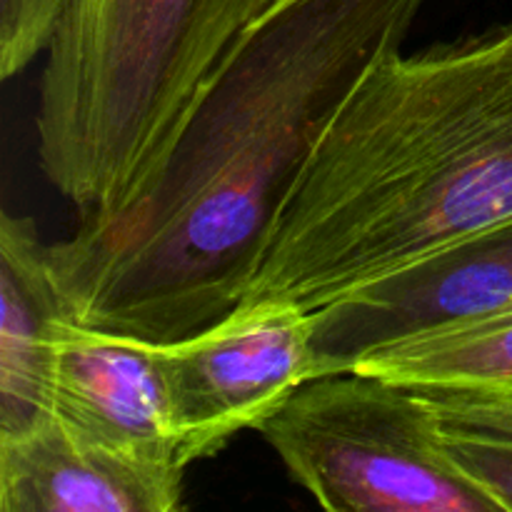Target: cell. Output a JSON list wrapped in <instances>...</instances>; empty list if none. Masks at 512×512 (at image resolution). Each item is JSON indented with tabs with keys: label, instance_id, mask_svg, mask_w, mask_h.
I'll list each match as a JSON object with an SVG mask.
<instances>
[{
	"label": "cell",
	"instance_id": "ba28073f",
	"mask_svg": "<svg viewBox=\"0 0 512 512\" xmlns=\"http://www.w3.org/2000/svg\"><path fill=\"white\" fill-rule=\"evenodd\" d=\"M183 478V465L93 443L53 415L0 438L3 512H175Z\"/></svg>",
	"mask_w": 512,
	"mask_h": 512
},
{
	"label": "cell",
	"instance_id": "3957f363",
	"mask_svg": "<svg viewBox=\"0 0 512 512\" xmlns=\"http://www.w3.org/2000/svg\"><path fill=\"white\" fill-rule=\"evenodd\" d=\"M280 0H68L38 85V160L83 215L158 175L190 108Z\"/></svg>",
	"mask_w": 512,
	"mask_h": 512
},
{
	"label": "cell",
	"instance_id": "4fadbf2b",
	"mask_svg": "<svg viewBox=\"0 0 512 512\" xmlns=\"http://www.w3.org/2000/svg\"><path fill=\"white\" fill-rule=\"evenodd\" d=\"M448 428L512 438V395L423 390Z\"/></svg>",
	"mask_w": 512,
	"mask_h": 512
},
{
	"label": "cell",
	"instance_id": "5b68a950",
	"mask_svg": "<svg viewBox=\"0 0 512 512\" xmlns=\"http://www.w3.org/2000/svg\"><path fill=\"white\" fill-rule=\"evenodd\" d=\"M185 465L258 430L310 380V313L278 298L240 303L190 338L155 343Z\"/></svg>",
	"mask_w": 512,
	"mask_h": 512
},
{
	"label": "cell",
	"instance_id": "52a82bcc",
	"mask_svg": "<svg viewBox=\"0 0 512 512\" xmlns=\"http://www.w3.org/2000/svg\"><path fill=\"white\" fill-rule=\"evenodd\" d=\"M48 413L73 433L158 463L180 458L155 343L58 320Z\"/></svg>",
	"mask_w": 512,
	"mask_h": 512
},
{
	"label": "cell",
	"instance_id": "9c48e42d",
	"mask_svg": "<svg viewBox=\"0 0 512 512\" xmlns=\"http://www.w3.org/2000/svg\"><path fill=\"white\" fill-rule=\"evenodd\" d=\"M63 298L33 218H0V438L48 418L53 343Z\"/></svg>",
	"mask_w": 512,
	"mask_h": 512
},
{
	"label": "cell",
	"instance_id": "30bf717a",
	"mask_svg": "<svg viewBox=\"0 0 512 512\" xmlns=\"http://www.w3.org/2000/svg\"><path fill=\"white\" fill-rule=\"evenodd\" d=\"M355 370L415 390L512 395V308L398 340Z\"/></svg>",
	"mask_w": 512,
	"mask_h": 512
},
{
	"label": "cell",
	"instance_id": "6da1fadb",
	"mask_svg": "<svg viewBox=\"0 0 512 512\" xmlns=\"http://www.w3.org/2000/svg\"><path fill=\"white\" fill-rule=\"evenodd\" d=\"M428 0H280L195 98L148 188L48 245L70 318L175 343L243 303L275 218L368 70Z\"/></svg>",
	"mask_w": 512,
	"mask_h": 512
},
{
	"label": "cell",
	"instance_id": "277c9868",
	"mask_svg": "<svg viewBox=\"0 0 512 512\" xmlns=\"http://www.w3.org/2000/svg\"><path fill=\"white\" fill-rule=\"evenodd\" d=\"M258 433L330 512H503L448 455L433 400L378 375L308 380Z\"/></svg>",
	"mask_w": 512,
	"mask_h": 512
},
{
	"label": "cell",
	"instance_id": "8fae6325",
	"mask_svg": "<svg viewBox=\"0 0 512 512\" xmlns=\"http://www.w3.org/2000/svg\"><path fill=\"white\" fill-rule=\"evenodd\" d=\"M68 0H0V75L23 73L48 50Z\"/></svg>",
	"mask_w": 512,
	"mask_h": 512
},
{
	"label": "cell",
	"instance_id": "8992f818",
	"mask_svg": "<svg viewBox=\"0 0 512 512\" xmlns=\"http://www.w3.org/2000/svg\"><path fill=\"white\" fill-rule=\"evenodd\" d=\"M512 308V218L450 243L310 313V380L378 350Z\"/></svg>",
	"mask_w": 512,
	"mask_h": 512
},
{
	"label": "cell",
	"instance_id": "7a4b0ae2",
	"mask_svg": "<svg viewBox=\"0 0 512 512\" xmlns=\"http://www.w3.org/2000/svg\"><path fill=\"white\" fill-rule=\"evenodd\" d=\"M512 218V23L403 55L348 95L243 303L308 313Z\"/></svg>",
	"mask_w": 512,
	"mask_h": 512
},
{
	"label": "cell",
	"instance_id": "7c38bea8",
	"mask_svg": "<svg viewBox=\"0 0 512 512\" xmlns=\"http://www.w3.org/2000/svg\"><path fill=\"white\" fill-rule=\"evenodd\" d=\"M443 445L455 465L498 500L500 510L512 512V438L443 425Z\"/></svg>",
	"mask_w": 512,
	"mask_h": 512
}]
</instances>
